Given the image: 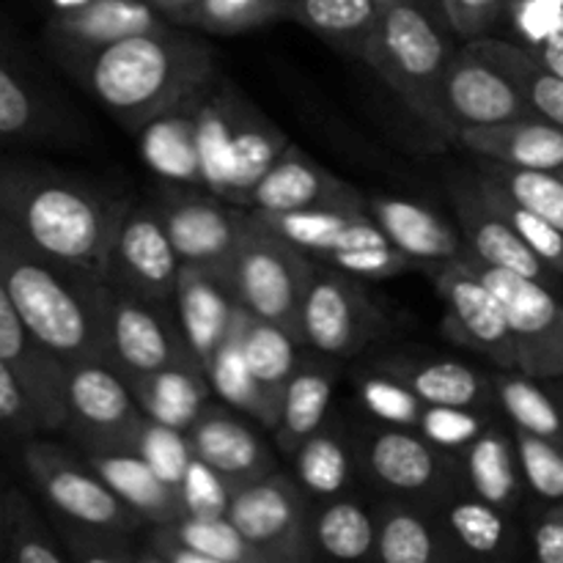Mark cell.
Listing matches in <instances>:
<instances>
[{
	"label": "cell",
	"instance_id": "26",
	"mask_svg": "<svg viewBox=\"0 0 563 563\" xmlns=\"http://www.w3.org/2000/svg\"><path fill=\"white\" fill-rule=\"evenodd\" d=\"M361 196V190L339 176L330 174L328 168L308 157L302 148L286 146L273 163V168L258 179L247 196L245 209L258 214H275V212H297V209H311L319 203L344 201V198Z\"/></svg>",
	"mask_w": 563,
	"mask_h": 563
},
{
	"label": "cell",
	"instance_id": "21",
	"mask_svg": "<svg viewBox=\"0 0 563 563\" xmlns=\"http://www.w3.org/2000/svg\"><path fill=\"white\" fill-rule=\"evenodd\" d=\"M451 203H454V212L460 218V231L465 236L467 251H471L473 258L555 286L561 275L553 273L520 240V234L495 212L493 203L484 198L482 187H478L476 174L456 176L451 181Z\"/></svg>",
	"mask_w": 563,
	"mask_h": 563
},
{
	"label": "cell",
	"instance_id": "61",
	"mask_svg": "<svg viewBox=\"0 0 563 563\" xmlns=\"http://www.w3.org/2000/svg\"><path fill=\"white\" fill-rule=\"evenodd\" d=\"M5 504H3V493H0V561H3V553H5Z\"/></svg>",
	"mask_w": 563,
	"mask_h": 563
},
{
	"label": "cell",
	"instance_id": "36",
	"mask_svg": "<svg viewBox=\"0 0 563 563\" xmlns=\"http://www.w3.org/2000/svg\"><path fill=\"white\" fill-rule=\"evenodd\" d=\"M493 407L511 429L563 445V405L550 379L531 377L520 368H500L493 374Z\"/></svg>",
	"mask_w": 563,
	"mask_h": 563
},
{
	"label": "cell",
	"instance_id": "51",
	"mask_svg": "<svg viewBox=\"0 0 563 563\" xmlns=\"http://www.w3.org/2000/svg\"><path fill=\"white\" fill-rule=\"evenodd\" d=\"M517 456L526 489L537 495L542 504H561L563 500V445L555 440L515 429Z\"/></svg>",
	"mask_w": 563,
	"mask_h": 563
},
{
	"label": "cell",
	"instance_id": "63",
	"mask_svg": "<svg viewBox=\"0 0 563 563\" xmlns=\"http://www.w3.org/2000/svg\"><path fill=\"white\" fill-rule=\"evenodd\" d=\"M396 3H405V0H377L379 9H388V5H396Z\"/></svg>",
	"mask_w": 563,
	"mask_h": 563
},
{
	"label": "cell",
	"instance_id": "38",
	"mask_svg": "<svg viewBox=\"0 0 563 563\" xmlns=\"http://www.w3.org/2000/svg\"><path fill=\"white\" fill-rule=\"evenodd\" d=\"M242 319L207 366V377L212 385V394H218L223 405L234 407L242 416H251L267 432H273L280 416V399L269 394L247 366L245 350H242Z\"/></svg>",
	"mask_w": 563,
	"mask_h": 563
},
{
	"label": "cell",
	"instance_id": "60",
	"mask_svg": "<svg viewBox=\"0 0 563 563\" xmlns=\"http://www.w3.org/2000/svg\"><path fill=\"white\" fill-rule=\"evenodd\" d=\"M38 3H42L44 14L55 16V14H66V11L80 9V5L91 3V0H38Z\"/></svg>",
	"mask_w": 563,
	"mask_h": 563
},
{
	"label": "cell",
	"instance_id": "27",
	"mask_svg": "<svg viewBox=\"0 0 563 563\" xmlns=\"http://www.w3.org/2000/svg\"><path fill=\"white\" fill-rule=\"evenodd\" d=\"M456 146L511 168H563V126L542 119L539 113L489 126H462L456 132Z\"/></svg>",
	"mask_w": 563,
	"mask_h": 563
},
{
	"label": "cell",
	"instance_id": "56",
	"mask_svg": "<svg viewBox=\"0 0 563 563\" xmlns=\"http://www.w3.org/2000/svg\"><path fill=\"white\" fill-rule=\"evenodd\" d=\"M449 16V25L460 42L489 36L495 25L504 20L506 0H440Z\"/></svg>",
	"mask_w": 563,
	"mask_h": 563
},
{
	"label": "cell",
	"instance_id": "1",
	"mask_svg": "<svg viewBox=\"0 0 563 563\" xmlns=\"http://www.w3.org/2000/svg\"><path fill=\"white\" fill-rule=\"evenodd\" d=\"M66 71L135 135L154 115L218 75V55L187 27L163 25L60 60Z\"/></svg>",
	"mask_w": 563,
	"mask_h": 563
},
{
	"label": "cell",
	"instance_id": "39",
	"mask_svg": "<svg viewBox=\"0 0 563 563\" xmlns=\"http://www.w3.org/2000/svg\"><path fill=\"white\" fill-rule=\"evenodd\" d=\"M473 47L487 55L506 77L526 97L533 113L563 126V77L542 64L531 49L522 47L515 38L482 36L471 38Z\"/></svg>",
	"mask_w": 563,
	"mask_h": 563
},
{
	"label": "cell",
	"instance_id": "62",
	"mask_svg": "<svg viewBox=\"0 0 563 563\" xmlns=\"http://www.w3.org/2000/svg\"><path fill=\"white\" fill-rule=\"evenodd\" d=\"M550 385H553V390H555V394H559V399H561V405H563V377L550 379Z\"/></svg>",
	"mask_w": 563,
	"mask_h": 563
},
{
	"label": "cell",
	"instance_id": "18",
	"mask_svg": "<svg viewBox=\"0 0 563 563\" xmlns=\"http://www.w3.org/2000/svg\"><path fill=\"white\" fill-rule=\"evenodd\" d=\"M0 357L14 368L44 432L66 427V363L33 335L0 278Z\"/></svg>",
	"mask_w": 563,
	"mask_h": 563
},
{
	"label": "cell",
	"instance_id": "16",
	"mask_svg": "<svg viewBox=\"0 0 563 563\" xmlns=\"http://www.w3.org/2000/svg\"><path fill=\"white\" fill-rule=\"evenodd\" d=\"M181 258L154 203H130L115 225L104 284L148 300L174 302Z\"/></svg>",
	"mask_w": 563,
	"mask_h": 563
},
{
	"label": "cell",
	"instance_id": "9",
	"mask_svg": "<svg viewBox=\"0 0 563 563\" xmlns=\"http://www.w3.org/2000/svg\"><path fill=\"white\" fill-rule=\"evenodd\" d=\"M385 330L388 319L368 297L363 280L317 262L297 319L302 344L317 355L344 361L361 355Z\"/></svg>",
	"mask_w": 563,
	"mask_h": 563
},
{
	"label": "cell",
	"instance_id": "5",
	"mask_svg": "<svg viewBox=\"0 0 563 563\" xmlns=\"http://www.w3.org/2000/svg\"><path fill=\"white\" fill-rule=\"evenodd\" d=\"M256 214L275 234L300 247L313 262L328 264L361 280H388L418 269L410 256L388 240L377 220L368 214L366 196L319 203L297 212Z\"/></svg>",
	"mask_w": 563,
	"mask_h": 563
},
{
	"label": "cell",
	"instance_id": "35",
	"mask_svg": "<svg viewBox=\"0 0 563 563\" xmlns=\"http://www.w3.org/2000/svg\"><path fill=\"white\" fill-rule=\"evenodd\" d=\"M130 388L148 418L181 429V432L196 423L212 396L207 372L198 366L159 368V372L130 379Z\"/></svg>",
	"mask_w": 563,
	"mask_h": 563
},
{
	"label": "cell",
	"instance_id": "14",
	"mask_svg": "<svg viewBox=\"0 0 563 563\" xmlns=\"http://www.w3.org/2000/svg\"><path fill=\"white\" fill-rule=\"evenodd\" d=\"M445 308L443 333L462 350L487 357L498 368H517V350L509 317L493 286L471 264V256L432 273Z\"/></svg>",
	"mask_w": 563,
	"mask_h": 563
},
{
	"label": "cell",
	"instance_id": "53",
	"mask_svg": "<svg viewBox=\"0 0 563 563\" xmlns=\"http://www.w3.org/2000/svg\"><path fill=\"white\" fill-rule=\"evenodd\" d=\"M176 495H179L181 517H225L234 484L220 476L212 465L192 456L179 487H176Z\"/></svg>",
	"mask_w": 563,
	"mask_h": 563
},
{
	"label": "cell",
	"instance_id": "3",
	"mask_svg": "<svg viewBox=\"0 0 563 563\" xmlns=\"http://www.w3.org/2000/svg\"><path fill=\"white\" fill-rule=\"evenodd\" d=\"M0 278L33 335L60 361H104L110 286L99 275L38 251L3 212Z\"/></svg>",
	"mask_w": 563,
	"mask_h": 563
},
{
	"label": "cell",
	"instance_id": "43",
	"mask_svg": "<svg viewBox=\"0 0 563 563\" xmlns=\"http://www.w3.org/2000/svg\"><path fill=\"white\" fill-rule=\"evenodd\" d=\"M5 553L11 563H69L53 522L44 520L33 500L20 489H5Z\"/></svg>",
	"mask_w": 563,
	"mask_h": 563
},
{
	"label": "cell",
	"instance_id": "58",
	"mask_svg": "<svg viewBox=\"0 0 563 563\" xmlns=\"http://www.w3.org/2000/svg\"><path fill=\"white\" fill-rule=\"evenodd\" d=\"M146 3L152 5L163 20H168L170 25L192 27L196 25V14L201 0H146Z\"/></svg>",
	"mask_w": 563,
	"mask_h": 563
},
{
	"label": "cell",
	"instance_id": "6",
	"mask_svg": "<svg viewBox=\"0 0 563 563\" xmlns=\"http://www.w3.org/2000/svg\"><path fill=\"white\" fill-rule=\"evenodd\" d=\"M225 273L247 311L297 333L302 300L317 273V262L311 256L253 214Z\"/></svg>",
	"mask_w": 563,
	"mask_h": 563
},
{
	"label": "cell",
	"instance_id": "31",
	"mask_svg": "<svg viewBox=\"0 0 563 563\" xmlns=\"http://www.w3.org/2000/svg\"><path fill=\"white\" fill-rule=\"evenodd\" d=\"M377 561L440 563L462 561V555L438 515L399 500L377 511Z\"/></svg>",
	"mask_w": 563,
	"mask_h": 563
},
{
	"label": "cell",
	"instance_id": "45",
	"mask_svg": "<svg viewBox=\"0 0 563 563\" xmlns=\"http://www.w3.org/2000/svg\"><path fill=\"white\" fill-rule=\"evenodd\" d=\"M361 407L379 423L388 427H407L416 429L421 421V412L427 401L390 368L379 363L377 368H368L357 377L355 383Z\"/></svg>",
	"mask_w": 563,
	"mask_h": 563
},
{
	"label": "cell",
	"instance_id": "40",
	"mask_svg": "<svg viewBox=\"0 0 563 563\" xmlns=\"http://www.w3.org/2000/svg\"><path fill=\"white\" fill-rule=\"evenodd\" d=\"M313 544L319 555L335 561L377 559V515L355 498H330L313 515Z\"/></svg>",
	"mask_w": 563,
	"mask_h": 563
},
{
	"label": "cell",
	"instance_id": "20",
	"mask_svg": "<svg viewBox=\"0 0 563 563\" xmlns=\"http://www.w3.org/2000/svg\"><path fill=\"white\" fill-rule=\"evenodd\" d=\"M174 308L181 333L203 372L247 311L231 286L229 273L192 264H181Z\"/></svg>",
	"mask_w": 563,
	"mask_h": 563
},
{
	"label": "cell",
	"instance_id": "4",
	"mask_svg": "<svg viewBox=\"0 0 563 563\" xmlns=\"http://www.w3.org/2000/svg\"><path fill=\"white\" fill-rule=\"evenodd\" d=\"M454 31L440 0H405L383 9L363 64L421 119L434 135L456 143V126L443 102V80L454 58Z\"/></svg>",
	"mask_w": 563,
	"mask_h": 563
},
{
	"label": "cell",
	"instance_id": "10",
	"mask_svg": "<svg viewBox=\"0 0 563 563\" xmlns=\"http://www.w3.org/2000/svg\"><path fill=\"white\" fill-rule=\"evenodd\" d=\"M22 467L53 515L135 533L146 526L82 454L47 440H22Z\"/></svg>",
	"mask_w": 563,
	"mask_h": 563
},
{
	"label": "cell",
	"instance_id": "17",
	"mask_svg": "<svg viewBox=\"0 0 563 563\" xmlns=\"http://www.w3.org/2000/svg\"><path fill=\"white\" fill-rule=\"evenodd\" d=\"M69 119L60 99L49 91L44 77L14 33L0 22V143H38L64 137Z\"/></svg>",
	"mask_w": 563,
	"mask_h": 563
},
{
	"label": "cell",
	"instance_id": "49",
	"mask_svg": "<svg viewBox=\"0 0 563 563\" xmlns=\"http://www.w3.org/2000/svg\"><path fill=\"white\" fill-rule=\"evenodd\" d=\"M291 0H201L192 31L236 36L289 16Z\"/></svg>",
	"mask_w": 563,
	"mask_h": 563
},
{
	"label": "cell",
	"instance_id": "2",
	"mask_svg": "<svg viewBox=\"0 0 563 563\" xmlns=\"http://www.w3.org/2000/svg\"><path fill=\"white\" fill-rule=\"evenodd\" d=\"M130 203L53 165L0 157V212L38 251L102 280L115 225Z\"/></svg>",
	"mask_w": 563,
	"mask_h": 563
},
{
	"label": "cell",
	"instance_id": "29",
	"mask_svg": "<svg viewBox=\"0 0 563 563\" xmlns=\"http://www.w3.org/2000/svg\"><path fill=\"white\" fill-rule=\"evenodd\" d=\"M333 357H302L280 396V416L273 429L275 445L286 456L295 454L313 432L324 427L333 401L339 368Z\"/></svg>",
	"mask_w": 563,
	"mask_h": 563
},
{
	"label": "cell",
	"instance_id": "25",
	"mask_svg": "<svg viewBox=\"0 0 563 563\" xmlns=\"http://www.w3.org/2000/svg\"><path fill=\"white\" fill-rule=\"evenodd\" d=\"M192 454L212 465L220 476L229 478L234 487L275 471V456L269 454L267 443L258 438L253 427L225 407L207 405V410L196 418L190 429Z\"/></svg>",
	"mask_w": 563,
	"mask_h": 563
},
{
	"label": "cell",
	"instance_id": "32",
	"mask_svg": "<svg viewBox=\"0 0 563 563\" xmlns=\"http://www.w3.org/2000/svg\"><path fill=\"white\" fill-rule=\"evenodd\" d=\"M399 374L427 405L493 407V377L454 357L396 355L383 363Z\"/></svg>",
	"mask_w": 563,
	"mask_h": 563
},
{
	"label": "cell",
	"instance_id": "33",
	"mask_svg": "<svg viewBox=\"0 0 563 563\" xmlns=\"http://www.w3.org/2000/svg\"><path fill=\"white\" fill-rule=\"evenodd\" d=\"M82 456L108 482V487L146 520V526H163V522H174L181 517L176 489L165 484L141 454L135 451H91Z\"/></svg>",
	"mask_w": 563,
	"mask_h": 563
},
{
	"label": "cell",
	"instance_id": "7",
	"mask_svg": "<svg viewBox=\"0 0 563 563\" xmlns=\"http://www.w3.org/2000/svg\"><path fill=\"white\" fill-rule=\"evenodd\" d=\"M104 361L130 383L170 366H198L174 302L148 300L110 286L104 311Z\"/></svg>",
	"mask_w": 563,
	"mask_h": 563
},
{
	"label": "cell",
	"instance_id": "54",
	"mask_svg": "<svg viewBox=\"0 0 563 563\" xmlns=\"http://www.w3.org/2000/svg\"><path fill=\"white\" fill-rule=\"evenodd\" d=\"M44 432L36 407L27 399L14 368L0 357V434L11 440H31Z\"/></svg>",
	"mask_w": 563,
	"mask_h": 563
},
{
	"label": "cell",
	"instance_id": "24",
	"mask_svg": "<svg viewBox=\"0 0 563 563\" xmlns=\"http://www.w3.org/2000/svg\"><path fill=\"white\" fill-rule=\"evenodd\" d=\"M201 88H196L181 102L170 104L168 110L154 115L143 130L135 132L137 152H141L146 168L170 187L203 190L201 154H198V104H201Z\"/></svg>",
	"mask_w": 563,
	"mask_h": 563
},
{
	"label": "cell",
	"instance_id": "46",
	"mask_svg": "<svg viewBox=\"0 0 563 563\" xmlns=\"http://www.w3.org/2000/svg\"><path fill=\"white\" fill-rule=\"evenodd\" d=\"M53 526L75 563H141V542L130 531L53 515Z\"/></svg>",
	"mask_w": 563,
	"mask_h": 563
},
{
	"label": "cell",
	"instance_id": "8",
	"mask_svg": "<svg viewBox=\"0 0 563 563\" xmlns=\"http://www.w3.org/2000/svg\"><path fill=\"white\" fill-rule=\"evenodd\" d=\"M229 520L262 555V563H306L319 555L302 484L278 471L234 487Z\"/></svg>",
	"mask_w": 563,
	"mask_h": 563
},
{
	"label": "cell",
	"instance_id": "37",
	"mask_svg": "<svg viewBox=\"0 0 563 563\" xmlns=\"http://www.w3.org/2000/svg\"><path fill=\"white\" fill-rule=\"evenodd\" d=\"M383 9L377 0H291L289 16L352 60H363Z\"/></svg>",
	"mask_w": 563,
	"mask_h": 563
},
{
	"label": "cell",
	"instance_id": "47",
	"mask_svg": "<svg viewBox=\"0 0 563 563\" xmlns=\"http://www.w3.org/2000/svg\"><path fill=\"white\" fill-rule=\"evenodd\" d=\"M478 174L498 181L517 201H522L533 212L542 214L544 220H550L563 234V174H559V170L511 168V165L482 159Z\"/></svg>",
	"mask_w": 563,
	"mask_h": 563
},
{
	"label": "cell",
	"instance_id": "28",
	"mask_svg": "<svg viewBox=\"0 0 563 563\" xmlns=\"http://www.w3.org/2000/svg\"><path fill=\"white\" fill-rule=\"evenodd\" d=\"M438 517L462 559L509 561L520 553V537L511 522V511L478 498L471 489H454L438 500Z\"/></svg>",
	"mask_w": 563,
	"mask_h": 563
},
{
	"label": "cell",
	"instance_id": "59",
	"mask_svg": "<svg viewBox=\"0 0 563 563\" xmlns=\"http://www.w3.org/2000/svg\"><path fill=\"white\" fill-rule=\"evenodd\" d=\"M526 49H531L548 69H553L555 75L563 77V27H559V31L550 33L548 38H542V42Z\"/></svg>",
	"mask_w": 563,
	"mask_h": 563
},
{
	"label": "cell",
	"instance_id": "13",
	"mask_svg": "<svg viewBox=\"0 0 563 563\" xmlns=\"http://www.w3.org/2000/svg\"><path fill=\"white\" fill-rule=\"evenodd\" d=\"M471 264L504 302L515 339L517 368L539 379L563 377V302L553 286L473 256Z\"/></svg>",
	"mask_w": 563,
	"mask_h": 563
},
{
	"label": "cell",
	"instance_id": "11",
	"mask_svg": "<svg viewBox=\"0 0 563 563\" xmlns=\"http://www.w3.org/2000/svg\"><path fill=\"white\" fill-rule=\"evenodd\" d=\"M146 412L108 361L66 363V427L82 454L132 451Z\"/></svg>",
	"mask_w": 563,
	"mask_h": 563
},
{
	"label": "cell",
	"instance_id": "55",
	"mask_svg": "<svg viewBox=\"0 0 563 563\" xmlns=\"http://www.w3.org/2000/svg\"><path fill=\"white\" fill-rule=\"evenodd\" d=\"M504 16L520 36L517 42L533 47L563 27V0H506Z\"/></svg>",
	"mask_w": 563,
	"mask_h": 563
},
{
	"label": "cell",
	"instance_id": "41",
	"mask_svg": "<svg viewBox=\"0 0 563 563\" xmlns=\"http://www.w3.org/2000/svg\"><path fill=\"white\" fill-rule=\"evenodd\" d=\"M302 339L291 328L256 317L247 311L242 319V350H245L247 366L256 374L258 383L273 396H284L286 383L295 374L300 357Z\"/></svg>",
	"mask_w": 563,
	"mask_h": 563
},
{
	"label": "cell",
	"instance_id": "48",
	"mask_svg": "<svg viewBox=\"0 0 563 563\" xmlns=\"http://www.w3.org/2000/svg\"><path fill=\"white\" fill-rule=\"evenodd\" d=\"M165 526L212 563H262V555L242 537V531L229 520V515L179 517V520L165 522Z\"/></svg>",
	"mask_w": 563,
	"mask_h": 563
},
{
	"label": "cell",
	"instance_id": "64",
	"mask_svg": "<svg viewBox=\"0 0 563 563\" xmlns=\"http://www.w3.org/2000/svg\"><path fill=\"white\" fill-rule=\"evenodd\" d=\"M559 174H563V168H561V170H559Z\"/></svg>",
	"mask_w": 563,
	"mask_h": 563
},
{
	"label": "cell",
	"instance_id": "30",
	"mask_svg": "<svg viewBox=\"0 0 563 563\" xmlns=\"http://www.w3.org/2000/svg\"><path fill=\"white\" fill-rule=\"evenodd\" d=\"M456 460H460L462 482L473 495L506 511L520 506L526 482L517 456L515 429L509 423H489Z\"/></svg>",
	"mask_w": 563,
	"mask_h": 563
},
{
	"label": "cell",
	"instance_id": "52",
	"mask_svg": "<svg viewBox=\"0 0 563 563\" xmlns=\"http://www.w3.org/2000/svg\"><path fill=\"white\" fill-rule=\"evenodd\" d=\"M135 454H141L148 465L154 467L159 478L170 487H179L181 476H185L187 465L192 462V445L187 432L181 429L168 427V423H159L154 418L143 416L141 427H137L135 445H132Z\"/></svg>",
	"mask_w": 563,
	"mask_h": 563
},
{
	"label": "cell",
	"instance_id": "42",
	"mask_svg": "<svg viewBox=\"0 0 563 563\" xmlns=\"http://www.w3.org/2000/svg\"><path fill=\"white\" fill-rule=\"evenodd\" d=\"M297 482L317 498H339L355 478V449L333 429L322 427L291 454Z\"/></svg>",
	"mask_w": 563,
	"mask_h": 563
},
{
	"label": "cell",
	"instance_id": "22",
	"mask_svg": "<svg viewBox=\"0 0 563 563\" xmlns=\"http://www.w3.org/2000/svg\"><path fill=\"white\" fill-rule=\"evenodd\" d=\"M170 25L157 14L146 0H91L66 14L44 20V42L53 58L66 60L71 55L91 53V49L113 44L135 33L157 31Z\"/></svg>",
	"mask_w": 563,
	"mask_h": 563
},
{
	"label": "cell",
	"instance_id": "50",
	"mask_svg": "<svg viewBox=\"0 0 563 563\" xmlns=\"http://www.w3.org/2000/svg\"><path fill=\"white\" fill-rule=\"evenodd\" d=\"M495 407H451V405H427L418 421V432L451 456H460L489 423Z\"/></svg>",
	"mask_w": 563,
	"mask_h": 563
},
{
	"label": "cell",
	"instance_id": "34",
	"mask_svg": "<svg viewBox=\"0 0 563 563\" xmlns=\"http://www.w3.org/2000/svg\"><path fill=\"white\" fill-rule=\"evenodd\" d=\"M286 146H289V137L256 104L247 102L245 93L240 91L234 113V137H231L229 201L245 207L253 187L273 168V163L286 152Z\"/></svg>",
	"mask_w": 563,
	"mask_h": 563
},
{
	"label": "cell",
	"instance_id": "23",
	"mask_svg": "<svg viewBox=\"0 0 563 563\" xmlns=\"http://www.w3.org/2000/svg\"><path fill=\"white\" fill-rule=\"evenodd\" d=\"M366 203L368 214L377 220L379 229L405 256L418 264V269H427L432 275L445 264L471 256L462 231H456L443 214L434 212L427 203L405 196H372L366 198Z\"/></svg>",
	"mask_w": 563,
	"mask_h": 563
},
{
	"label": "cell",
	"instance_id": "44",
	"mask_svg": "<svg viewBox=\"0 0 563 563\" xmlns=\"http://www.w3.org/2000/svg\"><path fill=\"white\" fill-rule=\"evenodd\" d=\"M476 179H478V187H482L484 198L493 203L495 212H498L500 218H504L506 223H509L511 229L520 234V240L526 242V245L531 247V251L537 253V256L542 258L550 269H553V273H559L563 278V234L561 231L555 229L550 220H544L542 214L533 212L531 207H526L522 201H517V198L511 196L509 190H504V187H500L495 179L478 174V170H476Z\"/></svg>",
	"mask_w": 563,
	"mask_h": 563
},
{
	"label": "cell",
	"instance_id": "15",
	"mask_svg": "<svg viewBox=\"0 0 563 563\" xmlns=\"http://www.w3.org/2000/svg\"><path fill=\"white\" fill-rule=\"evenodd\" d=\"M159 220L179 253L181 264L207 269H229L247 225L251 209L212 196L207 190H165L154 201Z\"/></svg>",
	"mask_w": 563,
	"mask_h": 563
},
{
	"label": "cell",
	"instance_id": "57",
	"mask_svg": "<svg viewBox=\"0 0 563 563\" xmlns=\"http://www.w3.org/2000/svg\"><path fill=\"white\" fill-rule=\"evenodd\" d=\"M531 548L539 563H563V500L548 509L531 526Z\"/></svg>",
	"mask_w": 563,
	"mask_h": 563
},
{
	"label": "cell",
	"instance_id": "12",
	"mask_svg": "<svg viewBox=\"0 0 563 563\" xmlns=\"http://www.w3.org/2000/svg\"><path fill=\"white\" fill-rule=\"evenodd\" d=\"M355 456L368 478L410 500H443L460 489V460L434 449L418 429L368 427L357 434Z\"/></svg>",
	"mask_w": 563,
	"mask_h": 563
},
{
	"label": "cell",
	"instance_id": "19",
	"mask_svg": "<svg viewBox=\"0 0 563 563\" xmlns=\"http://www.w3.org/2000/svg\"><path fill=\"white\" fill-rule=\"evenodd\" d=\"M443 102L456 132L462 126H489L533 113L515 82L471 42L454 49L445 69Z\"/></svg>",
	"mask_w": 563,
	"mask_h": 563
}]
</instances>
